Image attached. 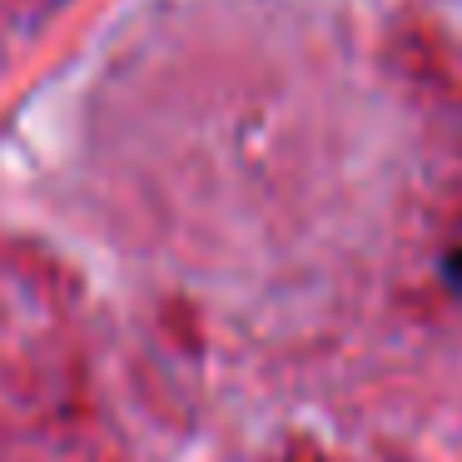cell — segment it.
I'll return each mask as SVG.
<instances>
[{"mask_svg": "<svg viewBox=\"0 0 462 462\" xmlns=\"http://www.w3.org/2000/svg\"><path fill=\"white\" fill-rule=\"evenodd\" d=\"M442 269H448L452 289H462V239H457V244H452V249H448V263H442Z\"/></svg>", "mask_w": 462, "mask_h": 462, "instance_id": "6da1fadb", "label": "cell"}]
</instances>
